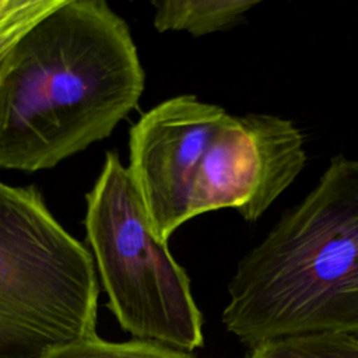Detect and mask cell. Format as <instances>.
<instances>
[{"instance_id": "obj_1", "label": "cell", "mask_w": 358, "mask_h": 358, "mask_svg": "<svg viewBox=\"0 0 358 358\" xmlns=\"http://www.w3.org/2000/svg\"><path fill=\"white\" fill-rule=\"evenodd\" d=\"M145 74L126 21L103 0H62L0 64V168L49 169L110 136Z\"/></svg>"}, {"instance_id": "obj_2", "label": "cell", "mask_w": 358, "mask_h": 358, "mask_svg": "<svg viewBox=\"0 0 358 358\" xmlns=\"http://www.w3.org/2000/svg\"><path fill=\"white\" fill-rule=\"evenodd\" d=\"M129 172L165 243L193 217L235 208L259 220L306 162L303 137L268 113L231 115L194 95L145 112L130 129Z\"/></svg>"}, {"instance_id": "obj_3", "label": "cell", "mask_w": 358, "mask_h": 358, "mask_svg": "<svg viewBox=\"0 0 358 358\" xmlns=\"http://www.w3.org/2000/svg\"><path fill=\"white\" fill-rule=\"evenodd\" d=\"M221 319L249 347L358 333V159L333 157L309 194L238 262Z\"/></svg>"}, {"instance_id": "obj_4", "label": "cell", "mask_w": 358, "mask_h": 358, "mask_svg": "<svg viewBox=\"0 0 358 358\" xmlns=\"http://www.w3.org/2000/svg\"><path fill=\"white\" fill-rule=\"evenodd\" d=\"M98 296L92 255L41 192L0 182V358H42L98 336Z\"/></svg>"}, {"instance_id": "obj_5", "label": "cell", "mask_w": 358, "mask_h": 358, "mask_svg": "<svg viewBox=\"0 0 358 358\" xmlns=\"http://www.w3.org/2000/svg\"><path fill=\"white\" fill-rule=\"evenodd\" d=\"M87 239L108 306L137 340L193 352L203 345V315L190 278L151 228L129 169L108 151L87 194Z\"/></svg>"}, {"instance_id": "obj_6", "label": "cell", "mask_w": 358, "mask_h": 358, "mask_svg": "<svg viewBox=\"0 0 358 358\" xmlns=\"http://www.w3.org/2000/svg\"><path fill=\"white\" fill-rule=\"evenodd\" d=\"M260 0H161L155 7L154 27L159 32L186 31L199 38L229 29L243 21Z\"/></svg>"}, {"instance_id": "obj_7", "label": "cell", "mask_w": 358, "mask_h": 358, "mask_svg": "<svg viewBox=\"0 0 358 358\" xmlns=\"http://www.w3.org/2000/svg\"><path fill=\"white\" fill-rule=\"evenodd\" d=\"M246 358H358V333H305L266 340Z\"/></svg>"}, {"instance_id": "obj_8", "label": "cell", "mask_w": 358, "mask_h": 358, "mask_svg": "<svg viewBox=\"0 0 358 358\" xmlns=\"http://www.w3.org/2000/svg\"><path fill=\"white\" fill-rule=\"evenodd\" d=\"M42 358H194L190 352L179 351L158 343L131 340L113 343L99 336L62 345Z\"/></svg>"}, {"instance_id": "obj_9", "label": "cell", "mask_w": 358, "mask_h": 358, "mask_svg": "<svg viewBox=\"0 0 358 358\" xmlns=\"http://www.w3.org/2000/svg\"><path fill=\"white\" fill-rule=\"evenodd\" d=\"M62 0H13L0 14V64L18 39Z\"/></svg>"}, {"instance_id": "obj_10", "label": "cell", "mask_w": 358, "mask_h": 358, "mask_svg": "<svg viewBox=\"0 0 358 358\" xmlns=\"http://www.w3.org/2000/svg\"><path fill=\"white\" fill-rule=\"evenodd\" d=\"M11 4H13V0H0V14H3Z\"/></svg>"}]
</instances>
